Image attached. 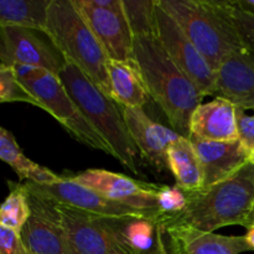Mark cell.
<instances>
[{"instance_id":"5bb4252c","label":"cell","mask_w":254,"mask_h":254,"mask_svg":"<svg viewBox=\"0 0 254 254\" xmlns=\"http://www.w3.org/2000/svg\"><path fill=\"white\" fill-rule=\"evenodd\" d=\"M124 122L141 158L158 170H168V149L180 134L161 126L146 114L144 108L119 106Z\"/></svg>"},{"instance_id":"d4e9b609","label":"cell","mask_w":254,"mask_h":254,"mask_svg":"<svg viewBox=\"0 0 254 254\" xmlns=\"http://www.w3.org/2000/svg\"><path fill=\"white\" fill-rule=\"evenodd\" d=\"M24 102L42 109L41 104L21 86L12 67L0 64V104Z\"/></svg>"},{"instance_id":"83f0119b","label":"cell","mask_w":254,"mask_h":254,"mask_svg":"<svg viewBox=\"0 0 254 254\" xmlns=\"http://www.w3.org/2000/svg\"><path fill=\"white\" fill-rule=\"evenodd\" d=\"M0 254H27L19 232L0 223Z\"/></svg>"},{"instance_id":"7402d4cb","label":"cell","mask_w":254,"mask_h":254,"mask_svg":"<svg viewBox=\"0 0 254 254\" xmlns=\"http://www.w3.org/2000/svg\"><path fill=\"white\" fill-rule=\"evenodd\" d=\"M52 0H0V26L46 30Z\"/></svg>"},{"instance_id":"484cf974","label":"cell","mask_w":254,"mask_h":254,"mask_svg":"<svg viewBox=\"0 0 254 254\" xmlns=\"http://www.w3.org/2000/svg\"><path fill=\"white\" fill-rule=\"evenodd\" d=\"M232 19L246 50L254 52V15L241 10L232 1Z\"/></svg>"},{"instance_id":"7c38bea8","label":"cell","mask_w":254,"mask_h":254,"mask_svg":"<svg viewBox=\"0 0 254 254\" xmlns=\"http://www.w3.org/2000/svg\"><path fill=\"white\" fill-rule=\"evenodd\" d=\"M69 178L112 200L141 210L158 211L164 216L160 207V192L165 185L135 180L103 169H88Z\"/></svg>"},{"instance_id":"6da1fadb","label":"cell","mask_w":254,"mask_h":254,"mask_svg":"<svg viewBox=\"0 0 254 254\" xmlns=\"http://www.w3.org/2000/svg\"><path fill=\"white\" fill-rule=\"evenodd\" d=\"M184 193L186 203L183 210L163 216L156 226L207 233L226 226H245L254 207V164L248 161L222 183Z\"/></svg>"},{"instance_id":"cb8c5ba5","label":"cell","mask_w":254,"mask_h":254,"mask_svg":"<svg viewBox=\"0 0 254 254\" xmlns=\"http://www.w3.org/2000/svg\"><path fill=\"white\" fill-rule=\"evenodd\" d=\"M133 37L156 36L158 0H122Z\"/></svg>"},{"instance_id":"277c9868","label":"cell","mask_w":254,"mask_h":254,"mask_svg":"<svg viewBox=\"0 0 254 254\" xmlns=\"http://www.w3.org/2000/svg\"><path fill=\"white\" fill-rule=\"evenodd\" d=\"M59 78L89 124L111 146L114 159L121 161L133 174L139 175L140 171L136 160L141 155L129 134L119 104L104 94L72 62L67 61Z\"/></svg>"},{"instance_id":"4fadbf2b","label":"cell","mask_w":254,"mask_h":254,"mask_svg":"<svg viewBox=\"0 0 254 254\" xmlns=\"http://www.w3.org/2000/svg\"><path fill=\"white\" fill-rule=\"evenodd\" d=\"M27 195L30 216L20 232L27 254H71L57 202Z\"/></svg>"},{"instance_id":"8fae6325","label":"cell","mask_w":254,"mask_h":254,"mask_svg":"<svg viewBox=\"0 0 254 254\" xmlns=\"http://www.w3.org/2000/svg\"><path fill=\"white\" fill-rule=\"evenodd\" d=\"M156 36L174 64L195 83L203 96L216 94V71L186 36L175 20L156 5Z\"/></svg>"},{"instance_id":"d6a6232c","label":"cell","mask_w":254,"mask_h":254,"mask_svg":"<svg viewBox=\"0 0 254 254\" xmlns=\"http://www.w3.org/2000/svg\"><path fill=\"white\" fill-rule=\"evenodd\" d=\"M250 161H251V163H252V164H254V150L252 151V153L250 154Z\"/></svg>"},{"instance_id":"5b68a950","label":"cell","mask_w":254,"mask_h":254,"mask_svg":"<svg viewBox=\"0 0 254 254\" xmlns=\"http://www.w3.org/2000/svg\"><path fill=\"white\" fill-rule=\"evenodd\" d=\"M46 30L67 61L76 64L104 94L112 98L107 67L108 57L73 0H52Z\"/></svg>"},{"instance_id":"44dd1931","label":"cell","mask_w":254,"mask_h":254,"mask_svg":"<svg viewBox=\"0 0 254 254\" xmlns=\"http://www.w3.org/2000/svg\"><path fill=\"white\" fill-rule=\"evenodd\" d=\"M0 160L6 163L16 173L20 180L36 184H54L62 179V176L56 175L50 169L26 158L14 135L2 127H0Z\"/></svg>"},{"instance_id":"9c48e42d","label":"cell","mask_w":254,"mask_h":254,"mask_svg":"<svg viewBox=\"0 0 254 254\" xmlns=\"http://www.w3.org/2000/svg\"><path fill=\"white\" fill-rule=\"evenodd\" d=\"M0 64L36 67L59 77L67 60L47 30L0 26Z\"/></svg>"},{"instance_id":"2e32d148","label":"cell","mask_w":254,"mask_h":254,"mask_svg":"<svg viewBox=\"0 0 254 254\" xmlns=\"http://www.w3.org/2000/svg\"><path fill=\"white\" fill-rule=\"evenodd\" d=\"M189 139L195 148L202 169V189L227 180L250 161V153L240 140L203 141Z\"/></svg>"},{"instance_id":"f1b7e54d","label":"cell","mask_w":254,"mask_h":254,"mask_svg":"<svg viewBox=\"0 0 254 254\" xmlns=\"http://www.w3.org/2000/svg\"><path fill=\"white\" fill-rule=\"evenodd\" d=\"M154 242L156 245V250H158V254H171L169 251L168 246H166L165 240H164V231L163 228L156 226L155 228V236H154Z\"/></svg>"},{"instance_id":"3957f363","label":"cell","mask_w":254,"mask_h":254,"mask_svg":"<svg viewBox=\"0 0 254 254\" xmlns=\"http://www.w3.org/2000/svg\"><path fill=\"white\" fill-rule=\"evenodd\" d=\"M158 4L215 71L226 59L246 50L232 19V1L158 0Z\"/></svg>"},{"instance_id":"4316f807","label":"cell","mask_w":254,"mask_h":254,"mask_svg":"<svg viewBox=\"0 0 254 254\" xmlns=\"http://www.w3.org/2000/svg\"><path fill=\"white\" fill-rule=\"evenodd\" d=\"M236 124L238 140L251 154L254 150V116H248L246 111L236 108Z\"/></svg>"},{"instance_id":"52a82bcc","label":"cell","mask_w":254,"mask_h":254,"mask_svg":"<svg viewBox=\"0 0 254 254\" xmlns=\"http://www.w3.org/2000/svg\"><path fill=\"white\" fill-rule=\"evenodd\" d=\"M59 205L71 254H139L129 241V226L136 218L106 217Z\"/></svg>"},{"instance_id":"f546056e","label":"cell","mask_w":254,"mask_h":254,"mask_svg":"<svg viewBox=\"0 0 254 254\" xmlns=\"http://www.w3.org/2000/svg\"><path fill=\"white\" fill-rule=\"evenodd\" d=\"M243 227L247 230L246 238H247L248 243H250V246L252 247V251H254V207H253L252 212H251L250 216H248L247 221H246V223Z\"/></svg>"},{"instance_id":"4dcf8cb0","label":"cell","mask_w":254,"mask_h":254,"mask_svg":"<svg viewBox=\"0 0 254 254\" xmlns=\"http://www.w3.org/2000/svg\"><path fill=\"white\" fill-rule=\"evenodd\" d=\"M235 4L243 11L254 15V0H235Z\"/></svg>"},{"instance_id":"ba28073f","label":"cell","mask_w":254,"mask_h":254,"mask_svg":"<svg viewBox=\"0 0 254 254\" xmlns=\"http://www.w3.org/2000/svg\"><path fill=\"white\" fill-rule=\"evenodd\" d=\"M24 186L27 192L32 195L49 198L61 205L87 211L94 215L106 217L136 218L150 221L155 225H158L160 218L163 217V215L158 211L141 210L106 197L92 189L79 185L71 178H62L59 183L54 184H36L25 181Z\"/></svg>"},{"instance_id":"8992f818","label":"cell","mask_w":254,"mask_h":254,"mask_svg":"<svg viewBox=\"0 0 254 254\" xmlns=\"http://www.w3.org/2000/svg\"><path fill=\"white\" fill-rule=\"evenodd\" d=\"M12 68L21 86L41 104L42 109L59 121L79 143L114 158L111 146L89 124L59 77L36 67L14 66Z\"/></svg>"},{"instance_id":"30bf717a","label":"cell","mask_w":254,"mask_h":254,"mask_svg":"<svg viewBox=\"0 0 254 254\" xmlns=\"http://www.w3.org/2000/svg\"><path fill=\"white\" fill-rule=\"evenodd\" d=\"M108 60L135 64L134 37L122 0H73Z\"/></svg>"},{"instance_id":"1f68e13d","label":"cell","mask_w":254,"mask_h":254,"mask_svg":"<svg viewBox=\"0 0 254 254\" xmlns=\"http://www.w3.org/2000/svg\"><path fill=\"white\" fill-rule=\"evenodd\" d=\"M139 254H158V250H156V245L155 242L153 243V246H151L149 250H145V251H141Z\"/></svg>"},{"instance_id":"ac0fdd59","label":"cell","mask_w":254,"mask_h":254,"mask_svg":"<svg viewBox=\"0 0 254 254\" xmlns=\"http://www.w3.org/2000/svg\"><path fill=\"white\" fill-rule=\"evenodd\" d=\"M181 254H241L252 251L246 236L227 237L191 228L163 230Z\"/></svg>"},{"instance_id":"9a60e30c","label":"cell","mask_w":254,"mask_h":254,"mask_svg":"<svg viewBox=\"0 0 254 254\" xmlns=\"http://www.w3.org/2000/svg\"><path fill=\"white\" fill-rule=\"evenodd\" d=\"M215 96L227 99L236 108L254 109V52L245 50L220 64Z\"/></svg>"},{"instance_id":"d6986e66","label":"cell","mask_w":254,"mask_h":254,"mask_svg":"<svg viewBox=\"0 0 254 254\" xmlns=\"http://www.w3.org/2000/svg\"><path fill=\"white\" fill-rule=\"evenodd\" d=\"M108 74L111 79L112 98L123 107L144 108L150 101L138 64L108 60Z\"/></svg>"},{"instance_id":"7a4b0ae2","label":"cell","mask_w":254,"mask_h":254,"mask_svg":"<svg viewBox=\"0 0 254 254\" xmlns=\"http://www.w3.org/2000/svg\"><path fill=\"white\" fill-rule=\"evenodd\" d=\"M134 60L149 96L163 109L171 129L190 138L191 117L205 96L174 64L155 35L134 37Z\"/></svg>"},{"instance_id":"e0dca14e","label":"cell","mask_w":254,"mask_h":254,"mask_svg":"<svg viewBox=\"0 0 254 254\" xmlns=\"http://www.w3.org/2000/svg\"><path fill=\"white\" fill-rule=\"evenodd\" d=\"M190 138L203 141L238 140L236 107L221 97L198 106L191 117Z\"/></svg>"},{"instance_id":"ffe728a7","label":"cell","mask_w":254,"mask_h":254,"mask_svg":"<svg viewBox=\"0 0 254 254\" xmlns=\"http://www.w3.org/2000/svg\"><path fill=\"white\" fill-rule=\"evenodd\" d=\"M168 170L174 175L176 188L193 192L203 186V175L195 148L189 138L180 136L168 149Z\"/></svg>"},{"instance_id":"603a6c76","label":"cell","mask_w":254,"mask_h":254,"mask_svg":"<svg viewBox=\"0 0 254 254\" xmlns=\"http://www.w3.org/2000/svg\"><path fill=\"white\" fill-rule=\"evenodd\" d=\"M10 192L0 205V223L16 232H21L30 216L29 195L24 184L7 181Z\"/></svg>"}]
</instances>
